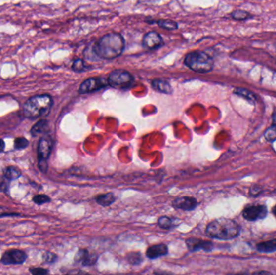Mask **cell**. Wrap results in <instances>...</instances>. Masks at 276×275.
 <instances>
[{
	"label": "cell",
	"instance_id": "18",
	"mask_svg": "<svg viewBox=\"0 0 276 275\" xmlns=\"http://www.w3.org/2000/svg\"><path fill=\"white\" fill-rule=\"evenodd\" d=\"M48 130H49V123L45 119H42L34 124L30 132H31L32 136L36 137L41 133H45Z\"/></svg>",
	"mask_w": 276,
	"mask_h": 275
},
{
	"label": "cell",
	"instance_id": "30",
	"mask_svg": "<svg viewBox=\"0 0 276 275\" xmlns=\"http://www.w3.org/2000/svg\"><path fill=\"white\" fill-rule=\"evenodd\" d=\"M8 183L6 180V177L0 175V192H7Z\"/></svg>",
	"mask_w": 276,
	"mask_h": 275
},
{
	"label": "cell",
	"instance_id": "5",
	"mask_svg": "<svg viewBox=\"0 0 276 275\" xmlns=\"http://www.w3.org/2000/svg\"><path fill=\"white\" fill-rule=\"evenodd\" d=\"M109 86L116 89L129 88L134 81L132 74L124 70H116L111 72L107 79Z\"/></svg>",
	"mask_w": 276,
	"mask_h": 275
},
{
	"label": "cell",
	"instance_id": "11",
	"mask_svg": "<svg viewBox=\"0 0 276 275\" xmlns=\"http://www.w3.org/2000/svg\"><path fill=\"white\" fill-rule=\"evenodd\" d=\"M198 205L196 198L193 197H179L174 199L172 202V206L175 209L183 210V211H193Z\"/></svg>",
	"mask_w": 276,
	"mask_h": 275
},
{
	"label": "cell",
	"instance_id": "3",
	"mask_svg": "<svg viewBox=\"0 0 276 275\" xmlns=\"http://www.w3.org/2000/svg\"><path fill=\"white\" fill-rule=\"evenodd\" d=\"M53 104V98L50 95H35L25 102L23 112L27 118L37 119L49 114Z\"/></svg>",
	"mask_w": 276,
	"mask_h": 275
},
{
	"label": "cell",
	"instance_id": "31",
	"mask_svg": "<svg viewBox=\"0 0 276 275\" xmlns=\"http://www.w3.org/2000/svg\"><path fill=\"white\" fill-rule=\"evenodd\" d=\"M30 273L35 275H43L49 274V271L43 268H31L29 270Z\"/></svg>",
	"mask_w": 276,
	"mask_h": 275
},
{
	"label": "cell",
	"instance_id": "14",
	"mask_svg": "<svg viewBox=\"0 0 276 275\" xmlns=\"http://www.w3.org/2000/svg\"><path fill=\"white\" fill-rule=\"evenodd\" d=\"M168 253V247L166 244H155L148 248L146 250V257L150 259H156L166 256Z\"/></svg>",
	"mask_w": 276,
	"mask_h": 275
},
{
	"label": "cell",
	"instance_id": "23",
	"mask_svg": "<svg viewBox=\"0 0 276 275\" xmlns=\"http://www.w3.org/2000/svg\"><path fill=\"white\" fill-rule=\"evenodd\" d=\"M231 16L234 20H238V21L247 20L253 17L251 14L249 13L247 11H243V10H235L231 13Z\"/></svg>",
	"mask_w": 276,
	"mask_h": 275
},
{
	"label": "cell",
	"instance_id": "16",
	"mask_svg": "<svg viewBox=\"0 0 276 275\" xmlns=\"http://www.w3.org/2000/svg\"><path fill=\"white\" fill-rule=\"evenodd\" d=\"M256 249L259 253H271L276 252V239L268 240L257 244Z\"/></svg>",
	"mask_w": 276,
	"mask_h": 275
},
{
	"label": "cell",
	"instance_id": "7",
	"mask_svg": "<svg viewBox=\"0 0 276 275\" xmlns=\"http://www.w3.org/2000/svg\"><path fill=\"white\" fill-rule=\"evenodd\" d=\"M268 208L265 205H248L242 211L243 218L250 222L263 220L268 216Z\"/></svg>",
	"mask_w": 276,
	"mask_h": 275
},
{
	"label": "cell",
	"instance_id": "8",
	"mask_svg": "<svg viewBox=\"0 0 276 275\" xmlns=\"http://www.w3.org/2000/svg\"><path fill=\"white\" fill-rule=\"evenodd\" d=\"M109 86L108 80L104 78L95 77L89 78L88 79L85 80L79 89V94H88V93L95 92Z\"/></svg>",
	"mask_w": 276,
	"mask_h": 275
},
{
	"label": "cell",
	"instance_id": "17",
	"mask_svg": "<svg viewBox=\"0 0 276 275\" xmlns=\"http://www.w3.org/2000/svg\"><path fill=\"white\" fill-rule=\"evenodd\" d=\"M116 199H117V198H116L115 195L112 192L106 193V194L100 195L95 198V201L98 204L103 206V207L110 206V205L113 204V202H115Z\"/></svg>",
	"mask_w": 276,
	"mask_h": 275
},
{
	"label": "cell",
	"instance_id": "21",
	"mask_svg": "<svg viewBox=\"0 0 276 275\" xmlns=\"http://www.w3.org/2000/svg\"><path fill=\"white\" fill-rule=\"evenodd\" d=\"M21 170L16 166H7L3 170V175L10 180L17 179L21 176Z\"/></svg>",
	"mask_w": 276,
	"mask_h": 275
},
{
	"label": "cell",
	"instance_id": "6",
	"mask_svg": "<svg viewBox=\"0 0 276 275\" xmlns=\"http://www.w3.org/2000/svg\"><path fill=\"white\" fill-rule=\"evenodd\" d=\"M53 149V141L49 135H44L39 141L38 145V166L43 173H46L48 170L47 160L50 156Z\"/></svg>",
	"mask_w": 276,
	"mask_h": 275
},
{
	"label": "cell",
	"instance_id": "12",
	"mask_svg": "<svg viewBox=\"0 0 276 275\" xmlns=\"http://www.w3.org/2000/svg\"><path fill=\"white\" fill-rule=\"evenodd\" d=\"M186 244H187L188 249L191 252H196V251L199 250L208 252V251L212 250V249H213V244L211 241L200 240V239H197V238H189L186 240Z\"/></svg>",
	"mask_w": 276,
	"mask_h": 275
},
{
	"label": "cell",
	"instance_id": "34",
	"mask_svg": "<svg viewBox=\"0 0 276 275\" xmlns=\"http://www.w3.org/2000/svg\"><path fill=\"white\" fill-rule=\"evenodd\" d=\"M272 213H273V215H274L275 217L276 218V205L272 208Z\"/></svg>",
	"mask_w": 276,
	"mask_h": 275
},
{
	"label": "cell",
	"instance_id": "19",
	"mask_svg": "<svg viewBox=\"0 0 276 275\" xmlns=\"http://www.w3.org/2000/svg\"><path fill=\"white\" fill-rule=\"evenodd\" d=\"M158 225L161 229H171L177 226L176 219L171 218L169 216H161L158 220Z\"/></svg>",
	"mask_w": 276,
	"mask_h": 275
},
{
	"label": "cell",
	"instance_id": "26",
	"mask_svg": "<svg viewBox=\"0 0 276 275\" xmlns=\"http://www.w3.org/2000/svg\"><path fill=\"white\" fill-rule=\"evenodd\" d=\"M72 70H73L75 72H77V73H80V72H82V71H86V66L84 63L83 60L82 59H76L74 61L73 64H72Z\"/></svg>",
	"mask_w": 276,
	"mask_h": 275
},
{
	"label": "cell",
	"instance_id": "4",
	"mask_svg": "<svg viewBox=\"0 0 276 275\" xmlns=\"http://www.w3.org/2000/svg\"><path fill=\"white\" fill-rule=\"evenodd\" d=\"M184 64L198 74L209 73L214 67V61L208 53L202 51H194L186 55Z\"/></svg>",
	"mask_w": 276,
	"mask_h": 275
},
{
	"label": "cell",
	"instance_id": "9",
	"mask_svg": "<svg viewBox=\"0 0 276 275\" xmlns=\"http://www.w3.org/2000/svg\"><path fill=\"white\" fill-rule=\"evenodd\" d=\"M26 253L19 249L8 250L2 255L1 262L3 265L22 264L26 260Z\"/></svg>",
	"mask_w": 276,
	"mask_h": 275
},
{
	"label": "cell",
	"instance_id": "33",
	"mask_svg": "<svg viewBox=\"0 0 276 275\" xmlns=\"http://www.w3.org/2000/svg\"><path fill=\"white\" fill-rule=\"evenodd\" d=\"M5 149L4 141H2V139H0V153L3 152Z\"/></svg>",
	"mask_w": 276,
	"mask_h": 275
},
{
	"label": "cell",
	"instance_id": "2",
	"mask_svg": "<svg viewBox=\"0 0 276 275\" xmlns=\"http://www.w3.org/2000/svg\"><path fill=\"white\" fill-rule=\"evenodd\" d=\"M241 233V227L234 220L219 218L208 224L206 234L216 240H230L237 237Z\"/></svg>",
	"mask_w": 276,
	"mask_h": 275
},
{
	"label": "cell",
	"instance_id": "10",
	"mask_svg": "<svg viewBox=\"0 0 276 275\" xmlns=\"http://www.w3.org/2000/svg\"><path fill=\"white\" fill-rule=\"evenodd\" d=\"M163 40L161 36L157 32H149L143 37L142 40V45L144 48L149 50L157 49L163 44Z\"/></svg>",
	"mask_w": 276,
	"mask_h": 275
},
{
	"label": "cell",
	"instance_id": "25",
	"mask_svg": "<svg viewBox=\"0 0 276 275\" xmlns=\"http://www.w3.org/2000/svg\"><path fill=\"white\" fill-rule=\"evenodd\" d=\"M128 261L129 263L132 265H138L140 263H142V261H143V258H142V253H128Z\"/></svg>",
	"mask_w": 276,
	"mask_h": 275
},
{
	"label": "cell",
	"instance_id": "22",
	"mask_svg": "<svg viewBox=\"0 0 276 275\" xmlns=\"http://www.w3.org/2000/svg\"><path fill=\"white\" fill-rule=\"evenodd\" d=\"M157 25L166 30H176L179 28L178 24L172 20H159L157 21Z\"/></svg>",
	"mask_w": 276,
	"mask_h": 275
},
{
	"label": "cell",
	"instance_id": "13",
	"mask_svg": "<svg viewBox=\"0 0 276 275\" xmlns=\"http://www.w3.org/2000/svg\"><path fill=\"white\" fill-rule=\"evenodd\" d=\"M97 259V256L89 253L86 249H79L76 256V262H81L82 266H85V267L95 265Z\"/></svg>",
	"mask_w": 276,
	"mask_h": 275
},
{
	"label": "cell",
	"instance_id": "32",
	"mask_svg": "<svg viewBox=\"0 0 276 275\" xmlns=\"http://www.w3.org/2000/svg\"><path fill=\"white\" fill-rule=\"evenodd\" d=\"M11 214H7L6 213V211H5L4 208H2V207H0V217L1 216H11Z\"/></svg>",
	"mask_w": 276,
	"mask_h": 275
},
{
	"label": "cell",
	"instance_id": "29",
	"mask_svg": "<svg viewBox=\"0 0 276 275\" xmlns=\"http://www.w3.org/2000/svg\"><path fill=\"white\" fill-rule=\"evenodd\" d=\"M43 260L47 263H53L57 260V255L50 252H47L45 254L43 255Z\"/></svg>",
	"mask_w": 276,
	"mask_h": 275
},
{
	"label": "cell",
	"instance_id": "24",
	"mask_svg": "<svg viewBox=\"0 0 276 275\" xmlns=\"http://www.w3.org/2000/svg\"><path fill=\"white\" fill-rule=\"evenodd\" d=\"M264 137L269 142L276 141V123L270 126L264 132Z\"/></svg>",
	"mask_w": 276,
	"mask_h": 275
},
{
	"label": "cell",
	"instance_id": "15",
	"mask_svg": "<svg viewBox=\"0 0 276 275\" xmlns=\"http://www.w3.org/2000/svg\"><path fill=\"white\" fill-rule=\"evenodd\" d=\"M151 86H152L153 89L158 91V92L163 93V94H166V95L172 94V87L166 80L155 79L151 81Z\"/></svg>",
	"mask_w": 276,
	"mask_h": 275
},
{
	"label": "cell",
	"instance_id": "28",
	"mask_svg": "<svg viewBox=\"0 0 276 275\" xmlns=\"http://www.w3.org/2000/svg\"><path fill=\"white\" fill-rule=\"evenodd\" d=\"M33 200L36 204L42 205L50 202V198L46 195H38V196H34Z\"/></svg>",
	"mask_w": 276,
	"mask_h": 275
},
{
	"label": "cell",
	"instance_id": "1",
	"mask_svg": "<svg viewBox=\"0 0 276 275\" xmlns=\"http://www.w3.org/2000/svg\"><path fill=\"white\" fill-rule=\"evenodd\" d=\"M92 47L98 59H115L124 52L125 41L121 34L111 33L103 36Z\"/></svg>",
	"mask_w": 276,
	"mask_h": 275
},
{
	"label": "cell",
	"instance_id": "27",
	"mask_svg": "<svg viewBox=\"0 0 276 275\" xmlns=\"http://www.w3.org/2000/svg\"><path fill=\"white\" fill-rule=\"evenodd\" d=\"M29 141L25 137H18L15 140V148L17 150H23L29 146Z\"/></svg>",
	"mask_w": 276,
	"mask_h": 275
},
{
	"label": "cell",
	"instance_id": "20",
	"mask_svg": "<svg viewBox=\"0 0 276 275\" xmlns=\"http://www.w3.org/2000/svg\"><path fill=\"white\" fill-rule=\"evenodd\" d=\"M234 93H235V95H239V96L244 98V99H246L248 101H250L252 104H254V102L256 100V96H255L254 93L250 91V90H247V89L238 87V88L235 89Z\"/></svg>",
	"mask_w": 276,
	"mask_h": 275
}]
</instances>
